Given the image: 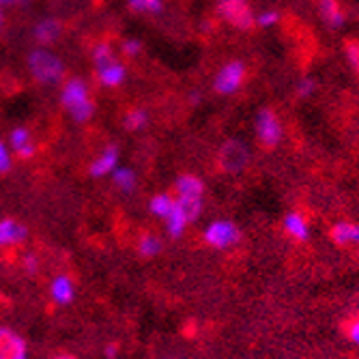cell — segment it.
Returning a JSON list of instances; mask_svg holds the SVG:
<instances>
[{
  "mask_svg": "<svg viewBox=\"0 0 359 359\" xmlns=\"http://www.w3.org/2000/svg\"><path fill=\"white\" fill-rule=\"evenodd\" d=\"M50 295L52 299L58 304V306H67L76 299V284L69 276H56L52 282H50Z\"/></svg>",
  "mask_w": 359,
  "mask_h": 359,
  "instance_id": "cell-11",
  "label": "cell"
},
{
  "mask_svg": "<svg viewBox=\"0 0 359 359\" xmlns=\"http://www.w3.org/2000/svg\"><path fill=\"white\" fill-rule=\"evenodd\" d=\"M149 207H151V213L153 215L166 219L168 213L175 207V198H172V196H168V194H157V196H153V198H151V205Z\"/></svg>",
  "mask_w": 359,
  "mask_h": 359,
  "instance_id": "cell-20",
  "label": "cell"
},
{
  "mask_svg": "<svg viewBox=\"0 0 359 359\" xmlns=\"http://www.w3.org/2000/svg\"><path fill=\"white\" fill-rule=\"evenodd\" d=\"M239 239H241V231L231 219H215L205 231V241L215 250L233 248L235 243H239Z\"/></svg>",
  "mask_w": 359,
  "mask_h": 359,
  "instance_id": "cell-5",
  "label": "cell"
},
{
  "mask_svg": "<svg viewBox=\"0 0 359 359\" xmlns=\"http://www.w3.org/2000/svg\"><path fill=\"white\" fill-rule=\"evenodd\" d=\"M116 353H118V351H116V346H114V344H110V346L106 348V355H108L110 359H114V357H116Z\"/></svg>",
  "mask_w": 359,
  "mask_h": 359,
  "instance_id": "cell-33",
  "label": "cell"
},
{
  "mask_svg": "<svg viewBox=\"0 0 359 359\" xmlns=\"http://www.w3.org/2000/svg\"><path fill=\"white\" fill-rule=\"evenodd\" d=\"M62 32V26L54 18H46L35 26V39L39 43H54Z\"/></svg>",
  "mask_w": 359,
  "mask_h": 359,
  "instance_id": "cell-16",
  "label": "cell"
},
{
  "mask_svg": "<svg viewBox=\"0 0 359 359\" xmlns=\"http://www.w3.org/2000/svg\"><path fill=\"white\" fill-rule=\"evenodd\" d=\"M93 60L97 67V78L104 86H118L125 80V67L114 58L108 43H100L93 50Z\"/></svg>",
  "mask_w": 359,
  "mask_h": 359,
  "instance_id": "cell-4",
  "label": "cell"
},
{
  "mask_svg": "<svg viewBox=\"0 0 359 359\" xmlns=\"http://www.w3.org/2000/svg\"><path fill=\"white\" fill-rule=\"evenodd\" d=\"M177 207L185 213L189 222H194L203 211V196H205V183L194 175H181L177 179Z\"/></svg>",
  "mask_w": 359,
  "mask_h": 359,
  "instance_id": "cell-1",
  "label": "cell"
},
{
  "mask_svg": "<svg viewBox=\"0 0 359 359\" xmlns=\"http://www.w3.org/2000/svg\"><path fill=\"white\" fill-rule=\"evenodd\" d=\"M138 252H140L142 256H147V258L157 256V254L161 252V241H159L157 237H153V235H144V237L140 239V243H138Z\"/></svg>",
  "mask_w": 359,
  "mask_h": 359,
  "instance_id": "cell-22",
  "label": "cell"
},
{
  "mask_svg": "<svg viewBox=\"0 0 359 359\" xmlns=\"http://www.w3.org/2000/svg\"><path fill=\"white\" fill-rule=\"evenodd\" d=\"M0 359H28L26 342L7 327H0Z\"/></svg>",
  "mask_w": 359,
  "mask_h": 359,
  "instance_id": "cell-10",
  "label": "cell"
},
{
  "mask_svg": "<svg viewBox=\"0 0 359 359\" xmlns=\"http://www.w3.org/2000/svg\"><path fill=\"white\" fill-rule=\"evenodd\" d=\"M312 90H314V80L306 78V80L299 82V88H297L299 97H308V95H312Z\"/></svg>",
  "mask_w": 359,
  "mask_h": 359,
  "instance_id": "cell-30",
  "label": "cell"
},
{
  "mask_svg": "<svg viewBox=\"0 0 359 359\" xmlns=\"http://www.w3.org/2000/svg\"><path fill=\"white\" fill-rule=\"evenodd\" d=\"M3 5H0V30H3V26H5V13H3Z\"/></svg>",
  "mask_w": 359,
  "mask_h": 359,
  "instance_id": "cell-34",
  "label": "cell"
},
{
  "mask_svg": "<svg viewBox=\"0 0 359 359\" xmlns=\"http://www.w3.org/2000/svg\"><path fill=\"white\" fill-rule=\"evenodd\" d=\"M11 168V157H9V151L7 147L0 142V172H7Z\"/></svg>",
  "mask_w": 359,
  "mask_h": 359,
  "instance_id": "cell-27",
  "label": "cell"
},
{
  "mask_svg": "<svg viewBox=\"0 0 359 359\" xmlns=\"http://www.w3.org/2000/svg\"><path fill=\"white\" fill-rule=\"evenodd\" d=\"M256 138L265 149H276L282 140V125L269 108L260 110L256 116Z\"/></svg>",
  "mask_w": 359,
  "mask_h": 359,
  "instance_id": "cell-8",
  "label": "cell"
},
{
  "mask_svg": "<svg viewBox=\"0 0 359 359\" xmlns=\"http://www.w3.org/2000/svg\"><path fill=\"white\" fill-rule=\"evenodd\" d=\"M28 69L37 82L41 84H58L65 76V67L58 56H54L50 50H32L28 56Z\"/></svg>",
  "mask_w": 359,
  "mask_h": 359,
  "instance_id": "cell-2",
  "label": "cell"
},
{
  "mask_svg": "<svg viewBox=\"0 0 359 359\" xmlns=\"http://www.w3.org/2000/svg\"><path fill=\"white\" fill-rule=\"evenodd\" d=\"M344 52H346V58L351 62V67L359 76V39H346L344 41Z\"/></svg>",
  "mask_w": 359,
  "mask_h": 359,
  "instance_id": "cell-24",
  "label": "cell"
},
{
  "mask_svg": "<svg viewBox=\"0 0 359 359\" xmlns=\"http://www.w3.org/2000/svg\"><path fill=\"white\" fill-rule=\"evenodd\" d=\"M37 269H39V260H37V256L28 254V256L24 258V271H26V273H37Z\"/></svg>",
  "mask_w": 359,
  "mask_h": 359,
  "instance_id": "cell-29",
  "label": "cell"
},
{
  "mask_svg": "<svg viewBox=\"0 0 359 359\" xmlns=\"http://www.w3.org/2000/svg\"><path fill=\"white\" fill-rule=\"evenodd\" d=\"M24 3H28V0H0V5H3V7H7V5H24Z\"/></svg>",
  "mask_w": 359,
  "mask_h": 359,
  "instance_id": "cell-32",
  "label": "cell"
},
{
  "mask_svg": "<svg viewBox=\"0 0 359 359\" xmlns=\"http://www.w3.org/2000/svg\"><path fill=\"white\" fill-rule=\"evenodd\" d=\"M116 161H118V149L116 147H108L104 149V153L97 157L90 164V177H106L110 172L116 170Z\"/></svg>",
  "mask_w": 359,
  "mask_h": 359,
  "instance_id": "cell-15",
  "label": "cell"
},
{
  "mask_svg": "<svg viewBox=\"0 0 359 359\" xmlns=\"http://www.w3.org/2000/svg\"><path fill=\"white\" fill-rule=\"evenodd\" d=\"M147 123V112L144 110H129L125 114V127L129 129V132H136V129L144 127Z\"/></svg>",
  "mask_w": 359,
  "mask_h": 359,
  "instance_id": "cell-23",
  "label": "cell"
},
{
  "mask_svg": "<svg viewBox=\"0 0 359 359\" xmlns=\"http://www.w3.org/2000/svg\"><path fill=\"white\" fill-rule=\"evenodd\" d=\"M140 50H142V43L136 41V39H127V41L123 43V52H125L127 56H136Z\"/></svg>",
  "mask_w": 359,
  "mask_h": 359,
  "instance_id": "cell-28",
  "label": "cell"
},
{
  "mask_svg": "<svg viewBox=\"0 0 359 359\" xmlns=\"http://www.w3.org/2000/svg\"><path fill=\"white\" fill-rule=\"evenodd\" d=\"M348 340L359 346V318L348 325Z\"/></svg>",
  "mask_w": 359,
  "mask_h": 359,
  "instance_id": "cell-31",
  "label": "cell"
},
{
  "mask_svg": "<svg viewBox=\"0 0 359 359\" xmlns=\"http://www.w3.org/2000/svg\"><path fill=\"white\" fill-rule=\"evenodd\" d=\"M330 237L340 248L357 245L359 243V224H355V222H338V224L332 226Z\"/></svg>",
  "mask_w": 359,
  "mask_h": 359,
  "instance_id": "cell-13",
  "label": "cell"
},
{
  "mask_svg": "<svg viewBox=\"0 0 359 359\" xmlns=\"http://www.w3.org/2000/svg\"><path fill=\"white\" fill-rule=\"evenodd\" d=\"M11 147L24 159L35 155V144H32V138L28 134V129H24V127H18V129H13V132H11Z\"/></svg>",
  "mask_w": 359,
  "mask_h": 359,
  "instance_id": "cell-17",
  "label": "cell"
},
{
  "mask_svg": "<svg viewBox=\"0 0 359 359\" xmlns=\"http://www.w3.org/2000/svg\"><path fill=\"white\" fill-rule=\"evenodd\" d=\"M217 161H219V168L224 172H231V175H237L241 172L248 161H250V151L243 142L239 140H228L222 144L219 153H217Z\"/></svg>",
  "mask_w": 359,
  "mask_h": 359,
  "instance_id": "cell-7",
  "label": "cell"
},
{
  "mask_svg": "<svg viewBox=\"0 0 359 359\" xmlns=\"http://www.w3.org/2000/svg\"><path fill=\"white\" fill-rule=\"evenodd\" d=\"M278 20H280V13H278V11H267V13H263V15H258V18H256V24H258V26H273Z\"/></svg>",
  "mask_w": 359,
  "mask_h": 359,
  "instance_id": "cell-26",
  "label": "cell"
},
{
  "mask_svg": "<svg viewBox=\"0 0 359 359\" xmlns=\"http://www.w3.org/2000/svg\"><path fill=\"white\" fill-rule=\"evenodd\" d=\"M129 7H132L134 11L157 13V11H161V0H129Z\"/></svg>",
  "mask_w": 359,
  "mask_h": 359,
  "instance_id": "cell-25",
  "label": "cell"
},
{
  "mask_svg": "<svg viewBox=\"0 0 359 359\" xmlns=\"http://www.w3.org/2000/svg\"><path fill=\"white\" fill-rule=\"evenodd\" d=\"M217 11L228 24L235 26L237 30H252L256 24V18L248 5V0H219Z\"/></svg>",
  "mask_w": 359,
  "mask_h": 359,
  "instance_id": "cell-6",
  "label": "cell"
},
{
  "mask_svg": "<svg viewBox=\"0 0 359 359\" xmlns=\"http://www.w3.org/2000/svg\"><path fill=\"white\" fill-rule=\"evenodd\" d=\"M282 226H284V231L290 239H295V241H308L310 239V224L299 211L288 213L284 217Z\"/></svg>",
  "mask_w": 359,
  "mask_h": 359,
  "instance_id": "cell-14",
  "label": "cell"
},
{
  "mask_svg": "<svg viewBox=\"0 0 359 359\" xmlns=\"http://www.w3.org/2000/svg\"><path fill=\"white\" fill-rule=\"evenodd\" d=\"M187 224H189V219L185 217V213L177 207V203H175V207H172V211L168 213V217H166V226H168V235L170 237H175V239H179L183 233H185V228H187Z\"/></svg>",
  "mask_w": 359,
  "mask_h": 359,
  "instance_id": "cell-19",
  "label": "cell"
},
{
  "mask_svg": "<svg viewBox=\"0 0 359 359\" xmlns=\"http://www.w3.org/2000/svg\"><path fill=\"white\" fill-rule=\"evenodd\" d=\"M112 179H114V185L123 191H132L136 187V175L129 168H116L112 172Z\"/></svg>",
  "mask_w": 359,
  "mask_h": 359,
  "instance_id": "cell-21",
  "label": "cell"
},
{
  "mask_svg": "<svg viewBox=\"0 0 359 359\" xmlns=\"http://www.w3.org/2000/svg\"><path fill=\"white\" fill-rule=\"evenodd\" d=\"M243 78H245V65L235 60V62H228L226 67L219 69L213 86L219 95H231V93L239 90V86L243 84Z\"/></svg>",
  "mask_w": 359,
  "mask_h": 359,
  "instance_id": "cell-9",
  "label": "cell"
},
{
  "mask_svg": "<svg viewBox=\"0 0 359 359\" xmlns=\"http://www.w3.org/2000/svg\"><path fill=\"white\" fill-rule=\"evenodd\" d=\"M56 359H76V357H72V355H58Z\"/></svg>",
  "mask_w": 359,
  "mask_h": 359,
  "instance_id": "cell-35",
  "label": "cell"
},
{
  "mask_svg": "<svg viewBox=\"0 0 359 359\" xmlns=\"http://www.w3.org/2000/svg\"><path fill=\"white\" fill-rule=\"evenodd\" d=\"M26 226L15 219H0V248L20 245L26 239Z\"/></svg>",
  "mask_w": 359,
  "mask_h": 359,
  "instance_id": "cell-12",
  "label": "cell"
},
{
  "mask_svg": "<svg viewBox=\"0 0 359 359\" xmlns=\"http://www.w3.org/2000/svg\"><path fill=\"white\" fill-rule=\"evenodd\" d=\"M318 9H320V15H323V20L327 22L332 28H340L342 24H344V11L340 9V3L338 0H320V5H318Z\"/></svg>",
  "mask_w": 359,
  "mask_h": 359,
  "instance_id": "cell-18",
  "label": "cell"
},
{
  "mask_svg": "<svg viewBox=\"0 0 359 359\" xmlns=\"http://www.w3.org/2000/svg\"><path fill=\"white\" fill-rule=\"evenodd\" d=\"M62 104L72 112V116L78 121V123H84L93 116L95 112V106L88 97V88L86 84L80 80V78H74L65 84L62 88Z\"/></svg>",
  "mask_w": 359,
  "mask_h": 359,
  "instance_id": "cell-3",
  "label": "cell"
}]
</instances>
